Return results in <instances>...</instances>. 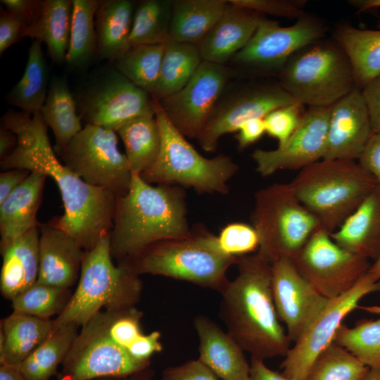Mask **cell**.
Wrapping results in <instances>:
<instances>
[{"label":"cell","mask_w":380,"mask_h":380,"mask_svg":"<svg viewBox=\"0 0 380 380\" xmlns=\"http://www.w3.org/2000/svg\"><path fill=\"white\" fill-rule=\"evenodd\" d=\"M303 105L296 103L279 107L264 118L266 133L282 146L299 125L304 113Z\"/></svg>","instance_id":"44"},{"label":"cell","mask_w":380,"mask_h":380,"mask_svg":"<svg viewBox=\"0 0 380 380\" xmlns=\"http://www.w3.org/2000/svg\"><path fill=\"white\" fill-rule=\"evenodd\" d=\"M186 195L179 186H153L133 175L127 193L116 198L110 233L112 258L120 263L156 242L187 235L191 227Z\"/></svg>","instance_id":"3"},{"label":"cell","mask_w":380,"mask_h":380,"mask_svg":"<svg viewBox=\"0 0 380 380\" xmlns=\"http://www.w3.org/2000/svg\"><path fill=\"white\" fill-rule=\"evenodd\" d=\"M333 36L351 63L355 87L362 90L380 75V19L377 29L343 25L336 27Z\"/></svg>","instance_id":"29"},{"label":"cell","mask_w":380,"mask_h":380,"mask_svg":"<svg viewBox=\"0 0 380 380\" xmlns=\"http://www.w3.org/2000/svg\"><path fill=\"white\" fill-rule=\"evenodd\" d=\"M266 133L262 118H257L244 122L236 132L238 148L243 150L258 141Z\"/></svg>","instance_id":"53"},{"label":"cell","mask_w":380,"mask_h":380,"mask_svg":"<svg viewBox=\"0 0 380 380\" xmlns=\"http://www.w3.org/2000/svg\"><path fill=\"white\" fill-rule=\"evenodd\" d=\"M41 115L55 137L53 149L61 156L70 141L82 129L76 101L65 76L52 77Z\"/></svg>","instance_id":"31"},{"label":"cell","mask_w":380,"mask_h":380,"mask_svg":"<svg viewBox=\"0 0 380 380\" xmlns=\"http://www.w3.org/2000/svg\"><path fill=\"white\" fill-rule=\"evenodd\" d=\"M18 142L16 134L9 129L0 127V160L9 156Z\"/></svg>","instance_id":"56"},{"label":"cell","mask_w":380,"mask_h":380,"mask_svg":"<svg viewBox=\"0 0 380 380\" xmlns=\"http://www.w3.org/2000/svg\"><path fill=\"white\" fill-rule=\"evenodd\" d=\"M26 27L24 21L6 9H1L0 13V53L23 37Z\"/></svg>","instance_id":"48"},{"label":"cell","mask_w":380,"mask_h":380,"mask_svg":"<svg viewBox=\"0 0 380 380\" xmlns=\"http://www.w3.org/2000/svg\"><path fill=\"white\" fill-rule=\"evenodd\" d=\"M39 225L15 239L3 251L0 274L2 296L13 300L37 283L39 267Z\"/></svg>","instance_id":"26"},{"label":"cell","mask_w":380,"mask_h":380,"mask_svg":"<svg viewBox=\"0 0 380 380\" xmlns=\"http://www.w3.org/2000/svg\"><path fill=\"white\" fill-rule=\"evenodd\" d=\"M380 291V280L367 272L348 291L329 300L327 307L294 343L281 365V374L291 380H306L319 355L332 343L343 319L366 295Z\"/></svg>","instance_id":"15"},{"label":"cell","mask_w":380,"mask_h":380,"mask_svg":"<svg viewBox=\"0 0 380 380\" xmlns=\"http://www.w3.org/2000/svg\"><path fill=\"white\" fill-rule=\"evenodd\" d=\"M39 267L37 282L68 289L79 278L84 251L53 220L39 224Z\"/></svg>","instance_id":"21"},{"label":"cell","mask_w":380,"mask_h":380,"mask_svg":"<svg viewBox=\"0 0 380 380\" xmlns=\"http://www.w3.org/2000/svg\"><path fill=\"white\" fill-rule=\"evenodd\" d=\"M279 84L298 103L313 108L331 107L356 87L346 52L334 39L324 38L289 59Z\"/></svg>","instance_id":"8"},{"label":"cell","mask_w":380,"mask_h":380,"mask_svg":"<svg viewBox=\"0 0 380 380\" xmlns=\"http://www.w3.org/2000/svg\"><path fill=\"white\" fill-rule=\"evenodd\" d=\"M78 326L70 324L52 329L48 337L21 363L20 371L25 380H50L57 374L74 339Z\"/></svg>","instance_id":"36"},{"label":"cell","mask_w":380,"mask_h":380,"mask_svg":"<svg viewBox=\"0 0 380 380\" xmlns=\"http://www.w3.org/2000/svg\"><path fill=\"white\" fill-rule=\"evenodd\" d=\"M49 85V68L42 42L33 40L28 51L25 71L6 96L8 104L28 114L41 113Z\"/></svg>","instance_id":"33"},{"label":"cell","mask_w":380,"mask_h":380,"mask_svg":"<svg viewBox=\"0 0 380 380\" xmlns=\"http://www.w3.org/2000/svg\"><path fill=\"white\" fill-rule=\"evenodd\" d=\"M226 0H173L170 40L198 44L224 13Z\"/></svg>","instance_id":"32"},{"label":"cell","mask_w":380,"mask_h":380,"mask_svg":"<svg viewBox=\"0 0 380 380\" xmlns=\"http://www.w3.org/2000/svg\"><path fill=\"white\" fill-rule=\"evenodd\" d=\"M160 333L153 331L149 334H141L127 348L129 355L140 361H150L151 357L163 350L160 341Z\"/></svg>","instance_id":"49"},{"label":"cell","mask_w":380,"mask_h":380,"mask_svg":"<svg viewBox=\"0 0 380 380\" xmlns=\"http://www.w3.org/2000/svg\"><path fill=\"white\" fill-rule=\"evenodd\" d=\"M331 239L341 248L376 261L380 256V185L365 198Z\"/></svg>","instance_id":"25"},{"label":"cell","mask_w":380,"mask_h":380,"mask_svg":"<svg viewBox=\"0 0 380 380\" xmlns=\"http://www.w3.org/2000/svg\"><path fill=\"white\" fill-rule=\"evenodd\" d=\"M52 329L50 319L13 312L1 321L0 365L20 367Z\"/></svg>","instance_id":"28"},{"label":"cell","mask_w":380,"mask_h":380,"mask_svg":"<svg viewBox=\"0 0 380 380\" xmlns=\"http://www.w3.org/2000/svg\"><path fill=\"white\" fill-rule=\"evenodd\" d=\"M215 374L198 358L166 368L161 380H218Z\"/></svg>","instance_id":"47"},{"label":"cell","mask_w":380,"mask_h":380,"mask_svg":"<svg viewBox=\"0 0 380 380\" xmlns=\"http://www.w3.org/2000/svg\"><path fill=\"white\" fill-rule=\"evenodd\" d=\"M72 10L73 0H43L39 16L25 27L23 37L45 43L53 62H65Z\"/></svg>","instance_id":"30"},{"label":"cell","mask_w":380,"mask_h":380,"mask_svg":"<svg viewBox=\"0 0 380 380\" xmlns=\"http://www.w3.org/2000/svg\"><path fill=\"white\" fill-rule=\"evenodd\" d=\"M289 185L298 201L330 234L341 226L379 183L355 160L322 159L301 169Z\"/></svg>","instance_id":"5"},{"label":"cell","mask_w":380,"mask_h":380,"mask_svg":"<svg viewBox=\"0 0 380 380\" xmlns=\"http://www.w3.org/2000/svg\"><path fill=\"white\" fill-rule=\"evenodd\" d=\"M47 177L31 172L20 185L0 203V250L39 224L37 213Z\"/></svg>","instance_id":"24"},{"label":"cell","mask_w":380,"mask_h":380,"mask_svg":"<svg viewBox=\"0 0 380 380\" xmlns=\"http://www.w3.org/2000/svg\"><path fill=\"white\" fill-rule=\"evenodd\" d=\"M135 7L136 3L131 0H101L95 14L98 58L114 61L132 46Z\"/></svg>","instance_id":"27"},{"label":"cell","mask_w":380,"mask_h":380,"mask_svg":"<svg viewBox=\"0 0 380 380\" xmlns=\"http://www.w3.org/2000/svg\"><path fill=\"white\" fill-rule=\"evenodd\" d=\"M252 221L259 238L257 252L270 264L282 258L293 260L322 228L296 198L289 184L276 183L258 190Z\"/></svg>","instance_id":"9"},{"label":"cell","mask_w":380,"mask_h":380,"mask_svg":"<svg viewBox=\"0 0 380 380\" xmlns=\"http://www.w3.org/2000/svg\"><path fill=\"white\" fill-rule=\"evenodd\" d=\"M376 280H380V256L374 261L367 272Z\"/></svg>","instance_id":"61"},{"label":"cell","mask_w":380,"mask_h":380,"mask_svg":"<svg viewBox=\"0 0 380 380\" xmlns=\"http://www.w3.org/2000/svg\"><path fill=\"white\" fill-rule=\"evenodd\" d=\"M165 45L132 46L113 61L114 68L151 96L159 80Z\"/></svg>","instance_id":"39"},{"label":"cell","mask_w":380,"mask_h":380,"mask_svg":"<svg viewBox=\"0 0 380 380\" xmlns=\"http://www.w3.org/2000/svg\"><path fill=\"white\" fill-rule=\"evenodd\" d=\"M203 59L197 44L170 40L165 45L159 80L151 97L156 101L181 90L191 79Z\"/></svg>","instance_id":"35"},{"label":"cell","mask_w":380,"mask_h":380,"mask_svg":"<svg viewBox=\"0 0 380 380\" xmlns=\"http://www.w3.org/2000/svg\"><path fill=\"white\" fill-rule=\"evenodd\" d=\"M262 15L230 4L198 44L203 61L224 65L241 51L254 34Z\"/></svg>","instance_id":"23"},{"label":"cell","mask_w":380,"mask_h":380,"mask_svg":"<svg viewBox=\"0 0 380 380\" xmlns=\"http://www.w3.org/2000/svg\"><path fill=\"white\" fill-rule=\"evenodd\" d=\"M221 250L226 254L240 257L258 250L259 238L253 226L232 222L224 227L217 236Z\"/></svg>","instance_id":"43"},{"label":"cell","mask_w":380,"mask_h":380,"mask_svg":"<svg viewBox=\"0 0 380 380\" xmlns=\"http://www.w3.org/2000/svg\"><path fill=\"white\" fill-rule=\"evenodd\" d=\"M115 132L124 144L133 175H140L153 165L160 148V131L155 115L130 120Z\"/></svg>","instance_id":"34"},{"label":"cell","mask_w":380,"mask_h":380,"mask_svg":"<svg viewBox=\"0 0 380 380\" xmlns=\"http://www.w3.org/2000/svg\"><path fill=\"white\" fill-rule=\"evenodd\" d=\"M334 343L343 347L369 368H380V317L354 327L343 324Z\"/></svg>","instance_id":"40"},{"label":"cell","mask_w":380,"mask_h":380,"mask_svg":"<svg viewBox=\"0 0 380 380\" xmlns=\"http://www.w3.org/2000/svg\"><path fill=\"white\" fill-rule=\"evenodd\" d=\"M349 3L355 7L358 12H363L369 9L380 8V0H353Z\"/></svg>","instance_id":"59"},{"label":"cell","mask_w":380,"mask_h":380,"mask_svg":"<svg viewBox=\"0 0 380 380\" xmlns=\"http://www.w3.org/2000/svg\"><path fill=\"white\" fill-rule=\"evenodd\" d=\"M362 91L357 87L331 106L323 159H359L372 134Z\"/></svg>","instance_id":"20"},{"label":"cell","mask_w":380,"mask_h":380,"mask_svg":"<svg viewBox=\"0 0 380 380\" xmlns=\"http://www.w3.org/2000/svg\"><path fill=\"white\" fill-rule=\"evenodd\" d=\"M249 380H291L281 373L273 371L263 361L251 358Z\"/></svg>","instance_id":"55"},{"label":"cell","mask_w":380,"mask_h":380,"mask_svg":"<svg viewBox=\"0 0 380 380\" xmlns=\"http://www.w3.org/2000/svg\"><path fill=\"white\" fill-rule=\"evenodd\" d=\"M6 10L20 18L26 27L32 24L39 16L42 6L39 0H1Z\"/></svg>","instance_id":"52"},{"label":"cell","mask_w":380,"mask_h":380,"mask_svg":"<svg viewBox=\"0 0 380 380\" xmlns=\"http://www.w3.org/2000/svg\"><path fill=\"white\" fill-rule=\"evenodd\" d=\"M236 265V277L220 293L227 332L251 358L285 357L291 341L273 300L272 264L256 252L238 257Z\"/></svg>","instance_id":"2"},{"label":"cell","mask_w":380,"mask_h":380,"mask_svg":"<svg viewBox=\"0 0 380 380\" xmlns=\"http://www.w3.org/2000/svg\"><path fill=\"white\" fill-rule=\"evenodd\" d=\"M230 4L255 11L260 15L298 19L305 14V1L299 0H229Z\"/></svg>","instance_id":"46"},{"label":"cell","mask_w":380,"mask_h":380,"mask_svg":"<svg viewBox=\"0 0 380 380\" xmlns=\"http://www.w3.org/2000/svg\"><path fill=\"white\" fill-rule=\"evenodd\" d=\"M0 380H25L19 367L6 365L0 366Z\"/></svg>","instance_id":"58"},{"label":"cell","mask_w":380,"mask_h":380,"mask_svg":"<svg viewBox=\"0 0 380 380\" xmlns=\"http://www.w3.org/2000/svg\"><path fill=\"white\" fill-rule=\"evenodd\" d=\"M142 288L139 275L124 265H115L107 235L93 248L84 251L77 288L53 320V329L70 324L83 326L103 308L108 311L134 308Z\"/></svg>","instance_id":"6"},{"label":"cell","mask_w":380,"mask_h":380,"mask_svg":"<svg viewBox=\"0 0 380 380\" xmlns=\"http://www.w3.org/2000/svg\"><path fill=\"white\" fill-rule=\"evenodd\" d=\"M31 172L20 168L4 170L0 174V203H1L20 184Z\"/></svg>","instance_id":"54"},{"label":"cell","mask_w":380,"mask_h":380,"mask_svg":"<svg viewBox=\"0 0 380 380\" xmlns=\"http://www.w3.org/2000/svg\"><path fill=\"white\" fill-rule=\"evenodd\" d=\"M296 103L279 82L241 87L222 94L196 140L205 151L215 152L220 139L227 133L236 132L244 122L263 118L279 107Z\"/></svg>","instance_id":"17"},{"label":"cell","mask_w":380,"mask_h":380,"mask_svg":"<svg viewBox=\"0 0 380 380\" xmlns=\"http://www.w3.org/2000/svg\"><path fill=\"white\" fill-rule=\"evenodd\" d=\"M360 380H380V368H369Z\"/></svg>","instance_id":"60"},{"label":"cell","mask_w":380,"mask_h":380,"mask_svg":"<svg viewBox=\"0 0 380 380\" xmlns=\"http://www.w3.org/2000/svg\"><path fill=\"white\" fill-rule=\"evenodd\" d=\"M237 258L224 253L217 236L198 224L186 236L156 242L118 264L139 276H165L221 293L229 282L227 271Z\"/></svg>","instance_id":"4"},{"label":"cell","mask_w":380,"mask_h":380,"mask_svg":"<svg viewBox=\"0 0 380 380\" xmlns=\"http://www.w3.org/2000/svg\"><path fill=\"white\" fill-rule=\"evenodd\" d=\"M77 112L85 124L116 130L134 118L155 115L151 96L115 68L104 71L78 95Z\"/></svg>","instance_id":"13"},{"label":"cell","mask_w":380,"mask_h":380,"mask_svg":"<svg viewBox=\"0 0 380 380\" xmlns=\"http://www.w3.org/2000/svg\"><path fill=\"white\" fill-rule=\"evenodd\" d=\"M369 113L373 132L380 131V75L362 90Z\"/></svg>","instance_id":"51"},{"label":"cell","mask_w":380,"mask_h":380,"mask_svg":"<svg viewBox=\"0 0 380 380\" xmlns=\"http://www.w3.org/2000/svg\"><path fill=\"white\" fill-rule=\"evenodd\" d=\"M292 261L301 275L329 300L352 289L372 265L369 259L337 245L323 228L312 235Z\"/></svg>","instance_id":"14"},{"label":"cell","mask_w":380,"mask_h":380,"mask_svg":"<svg viewBox=\"0 0 380 380\" xmlns=\"http://www.w3.org/2000/svg\"><path fill=\"white\" fill-rule=\"evenodd\" d=\"M101 0H73L69 47L65 62L83 68L97 56L98 38L95 14Z\"/></svg>","instance_id":"37"},{"label":"cell","mask_w":380,"mask_h":380,"mask_svg":"<svg viewBox=\"0 0 380 380\" xmlns=\"http://www.w3.org/2000/svg\"><path fill=\"white\" fill-rule=\"evenodd\" d=\"M154 371L151 366L134 372L132 374L120 377H103L96 380H152L154 376Z\"/></svg>","instance_id":"57"},{"label":"cell","mask_w":380,"mask_h":380,"mask_svg":"<svg viewBox=\"0 0 380 380\" xmlns=\"http://www.w3.org/2000/svg\"><path fill=\"white\" fill-rule=\"evenodd\" d=\"M61 162L91 186L125 195L133 177L113 129L85 124L60 156Z\"/></svg>","instance_id":"10"},{"label":"cell","mask_w":380,"mask_h":380,"mask_svg":"<svg viewBox=\"0 0 380 380\" xmlns=\"http://www.w3.org/2000/svg\"><path fill=\"white\" fill-rule=\"evenodd\" d=\"M194 327L201 362L222 380H249L251 365L245 351L227 331L202 315L194 318Z\"/></svg>","instance_id":"22"},{"label":"cell","mask_w":380,"mask_h":380,"mask_svg":"<svg viewBox=\"0 0 380 380\" xmlns=\"http://www.w3.org/2000/svg\"><path fill=\"white\" fill-rule=\"evenodd\" d=\"M172 1L144 0L135 7L131 46L165 44L170 40Z\"/></svg>","instance_id":"38"},{"label":"cell","mask_w":380,"mask_h":380,"mask_svg":"<svg viewBox=\"0 0 380 380\" xmlns=\"http://www.w3.org/2000/svg\"><path fill=\"white\" fill-rule=\"evenodd\" d=\"M224 65L203 61L179 91L158 101L174 127L186 138L197 139L232 77Z\"/></svg>","instance_id":"16"},{"label":"cell","mask_w":380,"mask_h":380,"mask_svg":"<svg viewBox=\"0 0 380 380\" xmlns=\"http://www.w3.org/2000/svg\"><path fill=\"white\" fill-rule=\"evenodd\" d=\"M327 30L324 22L309 14L305 13L289 27L262 16L252 37L232 61L255 73L279 74L294 53L324 38Z\"/></svg>","instance_id":"12"},{"label":"cell","mask_w":380,"mask_h":380,"mask_svg":"<svg viewBox=\"0 0 380 380\" xmlns=\"http://www.w3.org/2000/svg\"><path fill=\"white\" fill-rule=\"evenodd\" d=\"M272 292L278 317L286 324L288 337L293 343L329 301L301 275L290 258L272 264Z\"/></svg>","instance_id":"18"},{"label":"cell","mask_w":380,"mask_h":380,"mask_svg":"<svg viewBox=\"0 0 380 380\" xmlns=\"http://www.w3.org/2000/svg\"><path fill=\"white\" fill-rule=\"evenodd\" d=\"M369 369L347 350L332 343L317 358L306 380H360Z\"/></svg>","instance_id":"41"},{"label":"cell","mask_w":380,"mask_h":380,"mask_svg":"<svg viewBox=\"0 0 380 380\" xmlns=\"http://www.w3.org/2000/svg\"><path fill=\"white\" fill-rule=\"evenodd\" d=\"M70 296L68 289L37 282L11 300L12 308L13 312L50 319L63 310Z\"/></svg>","instance_id":"42"},{"label":"cell","mask_w":380,"mask_h":380,"mask_svg":"<svg viewBox=\"0 0 380 380\" xmlns=\"http://www.w3.org/2000/svg\"><path fill=\"white\" fill-rule=\"evenodd\" d=\"M1 126L13 131L18 138L13 152L0 160L1 168L4 171L20 168L39 172L56 182L64 213L52 220L74 237L84 251L93 248L109 235L117 196L106 189L89 185L58 160L41 113L31 115L9 109L2 115Z\"/></svg>","instance_id":"1"},{"label":"cell","mask_w":380,"mask_h":380,"mask_svg":"<svg viewBox=\"0 0 380 380\" xmlns=\"http://www.w3.org/2000/svg\"><path fill=\"white\" fill-rule=\"evenodd\" d=\"M142 315L135 307L120 311H109L107 331L110 338L127 350L143 334L140 324Z\"/></svg>","instance_id":"45"},{"label":"cell","mask_w":380,"mask_h":380,"mask_svg":"<svg viewBox=\"0 0 380 380\" xmlns=\"http://www.w3.org/2000/svg\"><path fill=\"white\" fill-rule=\"evenodd\" d=\"M109 311H101L82 326L62 363L59 380H92L132 374L151 366L116 344L107 331Z\"/></svg>","instance_id":"11"},{"label":"cell","mask_w":380,"mask_h":380,"mask_svg":"<svg viewBox=\"0 0 380 380\" xmlns=\"http://www.w3.org/2000/svg\"><path fill=\"white\" fill-rule=\"evenodd\" d=\"M331 107L309 108L288 141L274 150L256 149L252 158L263 177L281 170L303 169L323 159Z\"/></svg>","instance_id":"19"},{"label":"cell","mask_w":380,"mask_h":380,"mask_svg":"<svg viewBox=\"0 0 380 380\" xmlns=\"http://www.w3.org/2000/svg\"><path fill=\"white\" fill-rule=\"evenodd\" d=\"M358 163L376 178L380 185V131L372 133Z\"/></svg>","instance_id":"50"},{"label":"cell","mask_w":380,"mask_h":380,"mask_svg":"<svg viewBox=\"0 0 380 380\" xmlns=\"http://www.w3.org/2000/svg\"><path fill=\"white\" fill-rule=\"evenodd\" d=\"M161 145L153 165L140 175L148 184L192 188L198 194H227L228 183L239 170L231 157L201 156L170 122L159 102L153 99Z\"/></svg>","instance_id":"7"}]
</instances>
